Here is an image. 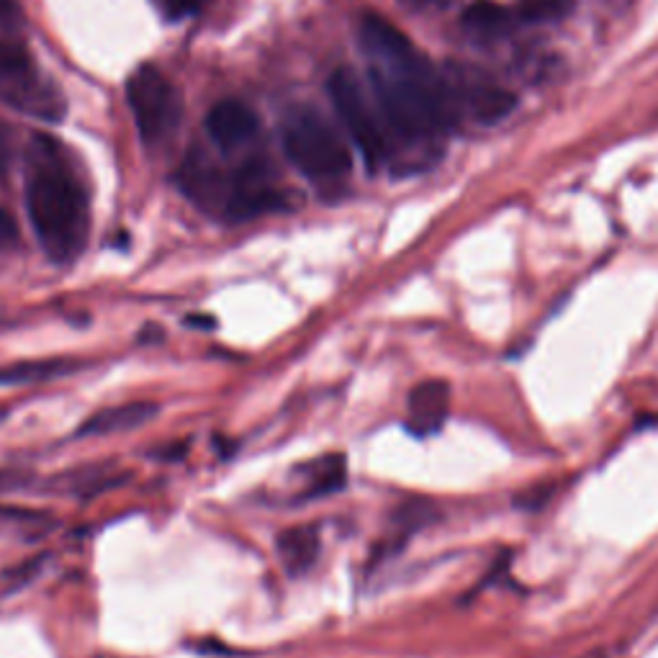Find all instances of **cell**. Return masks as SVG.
<instances>
[{"label":"cell","mask_w":658,"mask_h":658,"mask_svg":"<svg viewBox=\"0 0 658 658\" xmlns=\"http://www.w3.org/2000/svg\"><path fill=\"white\" fill-rule=\"evenodd\" d=\"M329 100H332L337 116H340L344 131H348L352 145L363 155L368 170H379L389 160L391 147L386 131L381 127V119L368 106L365 91L360 85L358 75L350 67H340L329 75L327 83Z\"/></svg>","instance_id":"obj_6"},{"label":"cell","mask_w":658,"mask_h":658,"mask_svg":"<svg viewBox=\"0 0 658 658\" xmlns=\"http://www.w3.org/2000/svg\"><path fill=\"white\" fill-rule=\"evenodd\" d=\"M127 100L135 114L139 137L147 145H162L178 131L183 119V100L176 83L158 65H142L131 73Z\"/></svg>","instance_id":"obj_5"},{"label":"cell","mask_w":658,"mask_h":658,"mask_svg":"<svg viewBox=\"0 0 658 658\" xmlns=\"http://www.w3.org/2000/svg\"><path fill=\"white\" fill-rule=\"evenodd\" d=\"M286 158L315 183H337L352 170L350 147L317 108L296 106L280 127Z\"/></svg>","instance_id":"obj_3"},{"label":"cell","mask_w":658,"mask_h":658,"mask_svg":"<svg viewBox=\"0 0 658 658\" xmlns=\"http://www.w3.org/2000/svg\"><path fill=\"white\" fill-rule=\"evenodd\" d=\"M435 520V507H429L427 501H406L396 509L394 514H391V535L386 540V545H394V551L399 548H404L402 543L414 532L425 528Z\"/></svg>","instance_id":"obj_16"},{"label":"cell","mask_w":658,"mask_h":658,"mask_svg":"<svg viewBox=\"0 0 658 658\" xmlns=\"http://www.w3.org/2000/svg\"><path fill=\"white\" fill-rule=\"evenodd\" d=\"M569 11L571 0H524L517 15L528 23H548L561 21L563 15H569Z\"/></svg>","instance_id":"obj_17"},{"label":"cell","mask_w":658,"mask_h":658,"mask_svg":"<svg viewBox=\"0 0 658 658\" xmlns=\"http://www.w3.org/2000/svg\"><path fill=\"white\" fill-rule=\"evenodd\" d=\"M360 46L373 62H399L414 54L410 36L379 13H365L358 26Z\"/></svg>","instance_id":"obj_9"},{"label":"cell","mask_w":658,"mask_h":658,"mask_svg":"<svg viewBox=\"0 0 658 658\" xmlns=\"http://www.w3.org/2000/svg\"><path fill=\"white\" fill-rule=\"evenodd\" d=\"M404 6H410V8H429V6H435V3H441V0H402Z\"/></svg>","instance_id":"obj_23"},{"label":"cell","mask_w":658,"mask_h":658,"mask_svg":"<svg viewBox=\"0 0 658 658\" xmlns=\"http://www.w3.org/2000/svg\"><path fill=\"white\" fill-rule=\"evenodd\" d=\"M257 129H261V119L242 100H219L206 114V131L211 142L224 152H234L240 147H245L257 135Z\"/></svg>","instance_id":"obj_8"},{"label":"cell","mask_w":658,"mask_h":658,"mask_svg":"<svg viewBox=\"0 0 658 658\" xmlns=\"http://www.w3.org/2000/svg\"><path fill=\"white\" fill-rule=\"evenodd\" d=\"M8 145H6V137H3V131H0V178L6 176L8 172Z\"/></svg>","instance_id":"obj_22"},{"label":"cell","mask_w":658,"mask_h":658,"mask_svg":"<svg viewBox=\"0 0 658 658\" xmlns=\"http://www.w3.org/2000/svg\"><path fill=\"white\" fill-rule=\"evenodd\" d=\"M83 363L70 358L52 360H21L13 365H0V386H19V383H42L60 379V375L81 371Z\"/></svg>","instance_id":"obj_13"},{"label":"cell","mask_w":658,"mask_h":658,"mask_svg":"<svg viewBox=\"0 0 658 658\" xmlns=\"http://www.w3.org/2000/svg\"><path fill=\"white\" fill-rule=\"evenodd\" d=\"M464 29L479 39H499L512 29L514 15L491 0H476L464 11Z\"/></svg>","instance_id":"obj_14"},{"label":"cell","mask_w":658,"mask_h":658,"mask_svg":"<svg viewBox=\"0 0 658 658\" xmlns=\"http://www.w3.org/2000/svg\"><path fill=\"white\" fill-rule=\"evenodd\" d=\"M34 142L36 155L26 180L31 226L52 263H73L88 242V193L62 160L54 139L36 135Z\"/></svg>","instance_id":"obj_1"},{"label":"cell","mask_w":658,"mask_h":658,"mask_svg":"<svg viewBox=\"0 0 658 658\" xmlns=\"http://www.w3.org/2000/svg\"><path fill=\"white\" fill-rule=\"evenodd\" d=\"M160 414V406L155 402H127L119 406H106L96 414H91L81 427L75 429V437H100L114 433H127V429L142 427Z\"/></svg>","instance_id":"obj_10"},{"label":"cell","mask_w":658,"mask_h":658,"mask_svg":"<svg viewBox=\"0 0 658 658\" xmlns=\"http://www.w3.org/2000/svg\"><path fill=\"white\" fill-rule=\"evenodd\" d=\"M450 386L441 379L417 383L406 399V429L414 437L441 433L450 414Z\"/></svg>","instance_id":"obj_7"},{"label":"cell","mask_w":658,"mask_h":658,"mask_svg":"<svg viewBox=\"0 0 658 658\" xmlns=\"http://www.w3.org/2000/svg\"><path fill=\"white\" fill-rule=\"evenodd\" d=\"M464 100L468 112L484 127H491V124L505 121L509 114L517 108V96L512 91L501 88V85L494 83H476L466 85L464 88Z\"/></svg>","instance_id":"obj_12"},{"label":"cell","mask_w":658,"mask_h":658,"mask_svg":"<svg viewBox=\"0 0 658 658\" xmlns=\"http://www.w3.org/2000/svg\"><path fill=\"white\" fill-rule=\"evenodd\" d=\"M162 11L170 21L183 19V15H191L195 8H199V0H160Z\"/></svg>","instance_id":"obj_19"},{"label":"cell","mask_w":658,"mask_h":658,"mask_svg":"<svg viewBox=\"0 0 658 658\" xmlns=\"http://www.w3.org/2000/svg\"><path fill=\"white\" fill-rule=\"evenodd\" d=\"M19 3L15 0H0V26L19 21Z\"/></svg>","instance_id":"obj_20"},{"label":"cell","mask_w":658,"mask_h":658,"mask_svg":"<svg viewBox=\"0 0 658 658\" xmlns=\"http://www.w3.org/2000/svg\"><path fill=\"white\" fill-rule=\"evenodd\" d=\"M304 474L309 476L307 497H327V494L344 489L348 484V458L342 453H329L319 460H311Z\"/></svg>","instance_id":"obj_15"},{"label":"cell","mask_w":658,"mask_h":658,"mask_svg":"<svg viewBox=\"0 0 658 658\" xmlns=\"http://www.w3.org/2000/svg\"><path fill=\"white\" fill-rule=\"evenodd\" d=\"M371 88L379 100L381 121L404 142L441 135L456 119L448 85L417 52L399 62H373Z\"/></svg>","instance_id":"obj_2"},{"label":"cell","mask_w":658,"mask_h":658,"mask_svg":"<svg viewBox=\"0 0 658 658\" xmlns=\"http://www.w3.org/2000/svg\"><path fill=\"white\" fill-rule=\"evenodd\" d=\"M185 325L188 327H199V329H214V327H219L216 319L209 317V315H188L185 317Z\"/></svg>","instance_id":"obj_21"},{"label":"cell","mask_w":658,"mask_h":658,"mask_svg":"<svg viewBox=\"0 0 658 658\" xmlns=\"http://www.w3.org/2000/svg\"><path fill=\"white\" fill-rule=\"evenodd\" d=\"M15 242H19V224L6 209H0V250L13 247Z\"/></svg>","instance_id":"obj_18"},{"label":"cell","mask_w":658,"mask_h":658,"mask_svg":"<svg viewBox=\"0 0 658 658\" xmlns=\"http://www.w3.org/2000/svg\"><path fill=\"white\" fill-rule=\"evenodd\" d=\"M276 551L288 574L291 576L307 574V571L317 563V555H319V530L315 524H296V528H286L276 538Z\"/></svg>","instance_id":"obj_11"},{"label":"cell","mask_w":658,"mask_h":658,"mask_svg":"<svg viewBox=\"0 0 658 658\" xmlns=\"http://www.w3.org/2000/svg\"><path fill=\"white\" fill-rule=\"evenodd\" d=\"M0 100L15 112L42 121L65 119L67 104L54 81L39 73L26 46L0 39Z\"/></svg>","instance_id":"obj_4"}]
</instances>
